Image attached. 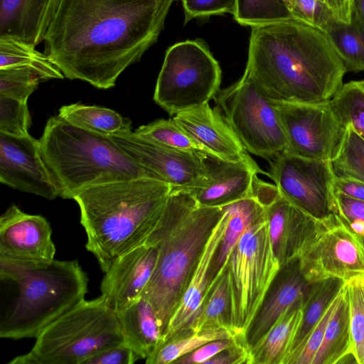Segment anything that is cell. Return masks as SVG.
Segmentation results:
<instances>
[{
	"label": "cell",
	"instance_id": "1",
	"mask_svg": "<svg viewBox=\"0 0 364 364\" xmlns=\"http://www.w3.org/2000/svg\"><path fill=\"white\" fill-rule=\"evenodd\" d=\"M173 0H60L44 53L70 80L115 85L156 41Z\"/></svg>",
	"mask_w": 364,
	"mask_h": 364
},
{
	"label": "cell",
	"instance_id": "2",
	"mask_svg": "<svg viewBox=\"0 0 364 364\" xmlns=\"http://www.w3.org/2000/svg\"><path fill=\"white\" fill-rule=\"evenodd\" d=\"M245 70L274 102L331 100L346 69L321 29L292 18L251 27Z\"/></svg>",
	"mask_w": 364,
	"mask_h": 364
},
{
	"label": "cell",
	"instance_id": "3",
	"mask_svg": "<svg viewBox=\"0 0 364 364\" xmlns=\"http://www.w3.org/2000/svg\"><path fill=\"white\" fill-rule=\"evenodd\" d=\"M171 189L164 181L139 178L90 187L73 197L87 235L86 249L104 273L117 257L146 242Z\"/></svg>",
	"mask_w": 364,
	"mask_h": 364
},
{
	"label": "cell",
	"instance_id": "4",
	"mask_svg": "<svg viewBox=\"0 0 364 364\" xmlns=\"http://www.w3.org/2000/svg\"><path fill=\"white\" fill-rule=\"evenodd\" d=\"M223 207L201 206L188 188L172 187L161 216L146 240L158 250L141 297L154 307L164 336Z\"/></svg>",
	"mask_w": 364,
	"mask_h": 364
},
{
	"label": "cell",
	"instance_id": "5",
	"mask_svg": "<svg viewBox=\"0 0 364 364\" xmlns=\"http://www.w3.org/2000/svg\"><path fill=\"white\" fill-rule=\"evenodd\" d=\"M0 280L14 292L0 318V337L36 338L85 299L88 278L77 260L24 264L0 259Z\"/></svg>",
	"mask_w": 364,
	"mask_h": 364
},
{
	"label": "cell",
	"instance_id": "6",
	"mask_svg": "<svg viewBox=\"0 0 364 364\" xmlns=\"http://www.w3.org/2000/svg\"><path fill=\"white\" fill-rule=\"evenodd\" d=\"M39 141L63 198L73 199L84 189L114 181L139 178L163 181L136 162L110 136L73 125L58 114L48 119Z\"/></svg>",
	"mask_w": 364,
	"mask_h": 364
},
{
	"label": "cell",
	"instance_id": "7",
	"mask_svg": "<svg viewBox=\"0 0 364 364\" xmlns=\"http://www.w3.org/2000/svg\"><path fill=\"white\" fill-rule=\"evenodd\" d=\"M124 343L117 313L100 295L82 300L46 327L26 353L9 364H84L93 355Z\"/></svg>",
	"mask_w": 364,
	"mask_h": 364
},
{
	"label": "cell",
	"instance_id": "8",
	"mask_svg": "<svg viewBox=\"0 0 364 364\" xmlns=\"http://www.w3.org/2000/svg\"><path fill=\"white\" fill-rule=\"evenodd\" d=\"M280 267L265 212L242 235L226 264L230 326L237 334L246 336Z\"/></svg>",
	"mask_w": 364,
	"mask_h": 364
},
{
	"label": "cell",
	"instance_id": "9",
	"mask_svg": "<svg viewBox=\"0 0 364 364\" xmlns=\"http://www.w3.org/2000/svg\"><path fill=\"white\" fill-rule=\"evenodd\" d=\"M222 72L203 40H187L170 46L159 74L154 100L170 115L188 111L214 98Z\"/></svg>",
	"mask_w": 364,
	"mask_h": 364
},
{
	"label": "cell",
	"instance_id": "10",
	"mask_svg": "<svg viewBox=\"0 0 364 364\" xmlns=\"http://www.w3.org/2000/svg\"><path fill=\"white\" fill-rule=\"evenodd\" d=\"M216 108L245 150L270 161L287 149V139L274 103L245 73L213 98Z\"/></svg>",
	"mask_w": 364,
	"mask_h": 364
},
{
	"label": "cell",
	"instance_id": "11",
	"mask_svg": "<svg viewBox=\"0 0 364 364\" xmlns=\"http://www.w3.org/2000/svg\"><path fill=\"white\" fill-rule=\"evenodd\" d=\"M299 260L301 270L310 283L331 278L346 282L364 277L362 241L336 213L318 220Z\"/></svg>",
	"mask_w": 364,
	"mask_h": 364
},
{
	"label": "cell",
	"instance_id": "12",
	"mask_svg": "<svg viewBox=\"0 0 364 364\" xmlns=\"http://www.w3.org/2000/svg\"><path fill=\"white\" fill-rule=\"evenodd\" d=\"M268 176L281 194L317 220L336 213V177L330 161L307 159L286 151L269 161Z\"/></svg>",
	"mask_w": 364,
	"mask_h": 364
},
{
	"label": "cell",
	"instance_id": "13",
	"mask_svg": "<svg viewBox=\"0 0 364 364\" xmlns=\"http://www.w3.org/2000/svg\"><path fill=\"white\" fill-rule=\"evenodd\" d=\"M274 103L287 139L286 152L307 159L330 161L333 159L346 128L336 117L329 101Z\"/></svg>",
	"mask_w": 364,
	"mask_h": 364
},
{
	"label": "cell",
	"instance_id": "14",
	"mask_svg": "<svg viewBox=\"0 0 364 364\" xmlns=\"http://www.w3.org/2000/svg\"><path fill=\"white\" fill-rule=\"evenodd\" d=\"M109 136L136 162L174 188L204 186L210 179L218 159L203 152H182L161 146L132 130Z\"/></svg>",
	"mask_w": 364,
	"mask_h": 364
},
{
	"label": "cell",
	"instance_id": "15",
	"mask_svg": "<svg viewBox=\"0 0 364 364\" xmlns=\"http://www.w3.org/2000/svg\"><path fill=\"white\" fill-rule=\"evenodd\" d=\"M0 181L48 200L60 196L59 185L43 157L40 141L30 134L0 133Z\"/></svg>",
	"mask_w": 364,
	"mask_h": 364
},
{
	"label": "cell",
	"instance_id": "16",
	"mask_svg": "<svg viewBox=\"0 0 364 364\" xmlns=\"http://www.w3.org/2000/svg\"><path fill=\"white\" fill-rule=\"evenodd\" d=\"M55 254L52 229L44 217L26 213L16 205L1 215V260L42 264L53 260Z\"/></svg>",
	"mask_w": 364,
	"mask_h": 364
},
{
	"label": "cell",
	"instance_id": "17",
	"mask_svg": "<svg viewBox=\"0 0 364 364\" xmlns=\"http://www.w3.org/2000/svg\"><path fill=\"white\" fill-rule=\"evenodd\" d=\"M205 152L220 161L243 163L268 176L245 150L219 110L209 102L175 114L172 118Z\"/></svg>",
	"mask_w": 364,
	"mask_h": 364
},
{
	"label": "cell",
	"instance_id": "18",
	"mask_svg": "<svg viewBox=\"0 0 364 364\" xmlns=\"http://www.w3.org/2000/svg\"><path fill=\"white\" fill-rule=\"evenodd\" d=\"M157 258L156 247L145 242L113 261L100 284L101 295L110 309L120 311L141 297Z\"/></svg>",
	"mask_w": 364,
	"mask_h": 364
},
{
	"label": "cell",
	"instance_id": "19",
	"mask_svg": "<svg viewBox=\"0 0 364 364\" xmlns=\"http://www.w3.org/2000/svg\"><path fill=\"white\" fill-rule=\"evenodd\" d=\"M311 286L301 270L299 258L280 267L247 332L250 348L270 330L290 306L306 300Z\"/></svg>",
	"mask_w": 364,
	"mask_h": 364
},
{
	"label": "cell",
	"instance_id": "20",
	"mask_svg": "<svg viewBox=\"0 0 364 364\" xmlns=\"http://www.w3.org/2000/svg\"><path fill=\"white\" fill-rule=\"evenodd\" d=\"M265 210L273 252L282 267L299 258L318 220L282 195Z\"/></svg>",
	"mask_w": 364,
	"mask_h": 364
},
{
	"label": "cell",
	"instance_id": "21",
	"mask_svg": "<svg viewBox=\"0 0 364 364\" xmlns=\"http://www.w3.org/2000/svg\"><path fill=\"white\" fill-rule=\"evenodd\" d=\"M60 0H0V38L36 47L44 41Z\"/></svg>",
	"mask_w": 364,
	"mask_h": 364
},
{
	"label": "cell",
	"instance_id": "22",
	"mask_svg": "<svg viewBox=\"0 0 364 364\" xmlns=\"http://www.w3.org/2000/svg\"><path fill=\"white\" fill-rule=\"evenodd\" d=\"M223 211L222 217L206 242L188 285L170 319L162 343L177 333L188 329L200 308L211 283L210 270L213 262L228 223V215L224 208Z\"/></svg>",
	"mask_w": 364,
	"mask_h": 364
},
{
	"label": "cell",
	"instance_id": "23",
	"mask_svg": "<svg viewBox=\"0 0 364 364\" xmlns=\"http://www.w3.org/2000/svg\"><path fill=\"white\" fill-rule=\"evenodd\" d=\"M258 173L245 164L217 159L209 181L203 186L188 189L200 205L223 207L251 197L252 179Z\"/></svg>",
	"mask_w": 364,
	"mask_h": 364
},
{
	"label": "cell",
	"instance_id": "24",
	"mask_svg": "<svg viewBox=\"0 0 364 364\" xmlns=\"http://www.w3.org/2000/svg\"><path fill=\"white\" fill-rule=\"evenodd\" d=\"M124 343L141 359H146L162 343L164 335L156 313L141 297L129 307L117 312Z\"/></svg>",
	"mask_w": 364,
	"mask_h": 364
},
{
	"label": "cell",
	"instance_id": "25",
	"mask_svg": "<svg viewBox=\"0 0 364 364\" xmlns=\"http://www.w3.org/2000/svg\"><path fill=\"white\" fill-rule=\"evenodd\" d=\"M305 300L290 306L251 348L252 364H285L299 328Z\"/></svg>",
	"mask_w": 364,
	"mask_h": 364
},
{
	"label": "cell",
	"instance_id": "26",
	"mask_svg": "<svg viewBox=\"0 0 364 364\" xmlns=\"http://www.w3.org/2000/svg\"><path fill=\"white\" fill-rule=\"evenodd\" d=\"M350 358L355 360L353 355L349 304L342 287L338 303L328 320L322 343L312 364L347 363V359Z\"/></svg>",
	"mask_w": 364,
	"mask_h": 364
},
{
	"label": "cell",
	"instance_id": "27",
	"mask_svg": "<svg viewBox=\"0 0 364 364\" xmlns=\"http://www.w3.org/2000/svg\"><path fill=\"white\" fill-rule=\"evenodd\" d=\"M228 218L224 237L210 270L211 282L226 267L230 255L244 232L265 214V208L248 197L223 206Z\"/></svg>",
	"mask_w": 364,
	"mask_h": 364
},
{
	"label": "cell",
	"instance_id": "28",
	"mask_svg": "<svg viewBox=\"0 0 364 364\" xmlns=\"http://www.w3.org/2000/svg\"><path fill=\"white\" fill-rule=\"evenodd\" d=\"M58 115L73 125L104 136L132 130L129 119L103 107L74 103L61 107Z\"/></svg>",
	"mask_w": 364,
	"mask_h": 364
},
{
	"label": "cell",
	"instance_id": "29",
	"mask_svg": "<svg viewBox=\"0 0 364 364\" xmlns=\"http://www.w3.org/2000/svg\"><path fill=\"white\" fill-rule=\"evenodd\" d=\"M237 334L229 327L204 328L197 331L186 329L161 343L146 359V364H170L197 349L218 339L234 337Z\"/></svg>",
	"mask_w": 364,
	"mask_h": 364
},
{
	"label": "cell",
	"instance_id": "30",
	"mask_svg": "<svg viewBox=\"0 0 364 364\" xmlns=\"http://www.w3.org/2000/svg\"><path fill=\"white\" fill-rule=\"evenodd\" d=\"M323 32L346 71H364V25L355 16L348 23L334 19Z\"/></svg>",
	"mask_w": 364,
	"mask_h": 364
},
{
	"label": "cell",
	"instance_id": "31",
	"mask_svg": "<svg viewBox=\"0 0 364 364\" xmlns=\"http://www.w3.org/2000/svg\"><path fill=\"white\" fill-rule=\"evenodd\" d=\"M216 327L231 328L226 267L210 283L200 308L188 328L197 331Z\"/></svg>",
	"mask_w": 364,
	"mask_h": 364
},
{
	"label": "cell",
	"instance_id": "32",
	"mask_svg": "<svg viewBox=\"0 0 364 364\" xmlns=\"http://www.w3.org/2000/svg\"><path fill=\"white\" fill-rule=\"evenodd\" d=\"M19 66L33 69L43 82L64 78L61 71L44 53L26 43L0 38V69Z\"/></svg>",
	"mask_w": 364,
	"mask_h": 364
},
{
	"label": "cell",
	"instance_id": "33",
	"mask_svg": "<svg viewBox=\"0 0 364 364\" xmlns=\"http://www.w3.org/2000/svg\"><path fill=\"white\" fill-rule=\"evenodd\" d=\"M343 283V280L335 278L311 283L309 292L304 301L301 322L291 352L305 339L322 318L330 304L338 294Z\"/></svg>",
	"mask_w": 364,
	"mask_h": 364
},
{
	"label": "cell",
	"instance_id": "34",
	"mask_svg": "<svg viewBox=\"0 0 364 364\" xmlns=\"http://www.w3.org/2000/svg\"><path fill=\"white\" fill-rule=\"evenodd\" d=\"M341 146L331 161L336 178L364 183V139L350 124H346Z\"/></svg>",
	"mask_w": 364,
	"mask_h": 364
},
{
	"label": "cell",
	"instance_id": "35",
	"mask_svg": "<svg viewBox=\"0 0 364 364\" xmlns=\"http://www.w3.org/2000/svg\"><path fill=\"white\" fill-rule=\"evenodd\" d=\"M329 102L343 125H352L364 139V80L343 84Z\"/></svg>",
	"mask_w": 364,
	"mask_h": 364
},
{
	"label": "cell",
	"instance_id": "36",
	"mask_svg": "<svg viewBox=\"0 0 364 364\" xmlns=\"http://www.w3.org/2000/svg\"><path fill=\"white\" fill-rule=\"evenodd\" d=\"M134 132L161 146L171 150L206 154L203 149L173 119L155 120L140 126Z\"/></svg>",
	"mask_w": 364,
	"mask_h": 364
},
{
	"label": "cell",
	"instance_id": "37",
	"mask_svg": "<svg viewBox=\"0 0 364 364\" xmlns=\"http://www.w3.org/2000/svg\"><path fill=\"white\" fill-rule=\"evenodd\" d=\"M235 20L251 27L291 18L284 0H236Z\"/></svg>",
	"mask_w": 364,
	"mask_h": 364
},
{
	"label": "cell",
	"instance_id": "38",
	"mask_svg": "<svg viewBox=\"0 0 364 364\" xmlns=\"http://www.w3.org/2000/svg\"><path fill=\"white\" fill-rule=\"evenodd\" d=\"M350 311L353 355L358 364H364V277L344 282Z\"/></svg>",
	"mask_w": 364,
	"mask_h": 364
},
{
	"label": "cell",
	"instance_id": "39",
	"mask_svg": "<svg viewBox=\"0 0 364 364\" xmlns=\"http://www.w3.org/2000/svg\"><path fill=\"white\" fill-rule=\"evenodd\" d=\"M43 82L39 75L28 67L0 69V95L28 102L30 95Z\"/></svg>",
	"mask_w": 364,
	"mask_h": 364
},
{
	"label": "cell",
	"instance_id": "40",
	"mask_svg": "<svg viewBox=\"0 0 364 364\" xmlns=\"http://www.w3.org/2000/svg\"><path fill=\"white\" fill-rule=\"evenodd\" d=\"M31 124L27 102L0 95V133L25 136Z\"/></svg>",
	"mask_w": 364,
	"mask_h": 364
},
{
	"label": "cell",
	"instance_id": "41",
	"mask_svg": "<svg viewBox=\"0 0 364 364\" xmlns=\"http://www.w3.org/2000/svg\"><path fill=\"white\" fill-rule=\"evenodd\" d=\"M339 293L305 339L290 353L285 364H312L322 343L328 320L338 303Z\"/></svg>",
	"mask_w": 364,
	"mask_h": 364
},
{
	"label": "cell",
	"instance_id": "42",
	"mask_svg": "<svg viewBox=\"0 0 364 364\" xmlns=\"http://www.w3.org/2000/svg\"><path fill=\"white\" fill-rule=\"evenodd\" d=\"M290 14L292 18L323 31L336 19L328 7L321 0H294Z\"/></svg>",
	"mask_w": 364,
	"mask_h": 364
},
{
	"label": "cell",
	"instance_id": "43",
	"mask_svg": "<svg viewBox=\"0 0 364 364\" xmlns=\"http://www.w3.org/2000/svg\"><path fill=\"white\" fill-rule=\"evenodd\" d=\"M185 23L195 18L208 17L226 13L234 15L236 0H181Z\"/></svg>",
	"mask_w": 364,
	"mask_h": 364
},
{
	"label": "cell",
	"instance_id": "44",
	"mask_svg": "<svg viewBox=\"0 0 364 364\" xmlns=\"http://www.w3.org/2000/svg\"><path fill=\"white\" fill-rule=\"evenodd\" d=\"M243 335L210 341L177 359L174 364H205L214 355L233 345Z\"/></svg>",
	"mask_w": 364,
	"mask_h": 364
},
{
	"label": "cell",
	"instance_id": "45",
	"mask_svg": "<svg viewBox=\"0 0 364 364\" xmlns=\"http://www.w3.org/2000/svg\"><path fill=\"white\" fill-rule=\"evenodd\" d=\"M251 348L246 336H241L231 346L220 351L205 364H252Z\"/></svg>",
	"mask_w": 364,
	"mask_h": 364
},
{
	"label": "cell",
	"instance_id": "46",
	"mask_svg": "<svg viewBox=\"0 0 364 364\" xmlns=\"http://www.w3.org/2000/svg\"><path fill=\"white\" fill-rule=\"evenodd\" d=\"M139 359L134 350L122 343L93 355L84 364H133Z\"/></svg>",
	"mask_w": 364,
	"mask_h": 364
},
{
	"label": "cell",
	"instance_id": "47",
	"mask_svg": "<svg viewBox=\"0 0 364 364\" xmlns=\"http://www.w3.org/2000/svg\"><path fill=\"white\" fill-rule=\"evenodd\" d=\"M336 214L345 222L364 220V200L335 191Z\"/></svg>",
	"mask_w": 364,
	"mask_h": 364
},
{
	"label": "cell",
	"instance_id": "48",
	"mask_svg": "<svg viewBox=\"0 0 364 364\" xmlns=\"http://www.w3.org/2000/svg\"><path fill=\"white\" fill-rule=\"evenodd\" d=\"M282 196L276 184L265 182L258 178L257 174L253 177L251 186V197L264 208L272 205Z\"/></svg>",
	"mask_w": 364,
	"mask_h": 364
},
{
	"label": "cell",
	"instance_id": "49",
	"mask_svg": "<svg viewBox=\"0 0 364 364\" xmlns=\"http://www.w3.org/2000/svg\"><path fill=\"white\" fill-rule=\"evenodd\" d=\"M323 1L337 21L346 23L350 22L353 11V0Z\"/></svg>",
	"mask_w": 364,
	"mask_h": 364
},
{
	"label": "cell",
	"instance_id": "50",
	"mask_svg": "<svg viewBox=\"0 0 364 364\" xmlns=\"http://www.w3.org/2000/svg\"><path fill=\"white\" fill-rule=\"evenodd\" d=\"M335 191L364 200V183L348 179L336 178Z\"/></svg>",
	"mask_w": 364,
	"mask_h": 364
},
{
	"label": "cell",
	"instance_id": "51",
	"mask_svg": "<svg viewBox=\"0 0 364 364\" xmlns=\"http://www.w3.org/2000/svg\"><path fill=\"white\" fill-rule=\"evenodd\" d=\"M352 15L364 25V0H353Z\"/></svg>",
	"mask_w": 364,
	"mask_h": 364
},
{
	"label": "cell",
	"instance_id": "52",
	"mask_svg": "<svg viewBox=\"0 0 364 364\" xmlns=\"http://www.w3.org/2000/svg\"><path fill=\"white\" fill-rule=\"evenodd\" d=\"M352 231L355 233L358 237H364V220H354L351 222L346 223Z\"/></svg>",
	"mask_w": 364,
	"mask_h": 364
},
{
	"label": "cell",
	"instance_id": "53",
	"mask_svg": "<svg viewBox=\"0 0 364 364\" xmlns=\"http://www.w3.org/2000/svg\"><path fill=\"white\" fill-rule=\"evenodd\" d=\"M284 1L286 3L287 7L289 8V9L290 11V9H291V7L294 4V0H284Z\"/></svg>",
	"mask_w": 364,
	"mask_h": 364
},
{
	"label": "cell",
	"instance_id": "54",
	"mask_svg": "<svg viewBox=\"0 0 364 364\" xmlns=\"http://www.w3.org/2000/svg\"><path fill=\"white\" fill-rule=\"evenodd\" d=\"M359 237L360 238V240L362 241V243H363V245L364 247V237Z\"/></svg>",
	"mask_w": 364,
	"mask_h": 364
},
{
	"label": "cell",
	"instance_id": "55",
	"mask_svg": "<svg viewBox=\"0 0 364 364\" xmlns=\"http://www.w3.org/2000/svg\"><path fill=\"white\" fill-rule=\"evenodd\" d=\"M321 1H323V2H324V1H323V0H321Z\"/></svg>",
	"mask_w": 364,
	"mask_h": 364
}]
</instances>
